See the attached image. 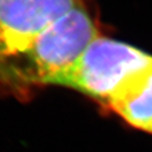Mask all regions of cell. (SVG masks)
I'll return each mask as SVG.
<instances>
[{"label":"cell","mask_w":152,"mask_h":152,"mask_svg":"<svg viewBox=\"0 0 152 152\" xmlns=\"http://www.w3.org/2000/svg\"><path fill=\"white\" fill-rule=\"evenodd\" d=\"M150 55L126 42L99 35L53 86L75 90L102 107L121 81Z\"/></svg>","instance_id":"obj_2"},{"label":"cell","mask_w":152,"mask_h":152,"mask_svg":"<svg viewBox=\"0 0 152 152\" xmlns=\"http://www.w3.org/2000/svg\"><path fill=\"white\" fill-rule=\"evenodd\" d=\"M100 34L83 1L0 64V91L26 99L53 86Z\"/></svg>","instance_id":"obj_1"},{"label":"cell","mask_w":152,"mask_h":152,"mask_svg":"<svg viewBox=\"0 0 152 152\" xmlns=\"http://www.w3.org/2000/svg\"><path fill=\"white\" fill-rule=\"evenodd\" d=\"M80 0H0V64Z\"/></svg>","instance_id":"obj_3"},{"label":"cell","mask_w":152,"mask_h":152,"mask_svg":"<svg viewBox=\"0 0 152 152\" xmlns=\"http://www.w3.org/2000/svg\"><path fill=\"white\" fill-rule=\"evenodd\" d=\"M102 108L152 135V55L121 81Z\"/></svg>","instance_id":"obj_4"}]
</instances>
